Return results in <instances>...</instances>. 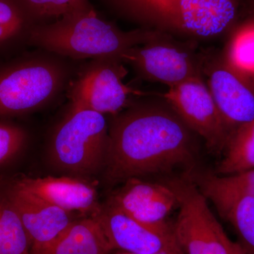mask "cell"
Masks as SVG:
<instances>
[{
	"mask_svg": "<svg viewBox=\"0 0 254 254\" xmlns=\"http://www.w3.org/2000/svg\"><path fill=\"white\" fill-rule=\"evenodd\" d=\"M103 230L112 250L125 253L155 254L180 248L173 227L167 222L150 225L138 221L107 202L92 215Z\"/></svg>",
	"mask_w": 254,
	"mask_h": 254,
	"instance_id": "8fae6325",
	"label": "cell"
},
{
	"mask_svg": "<svg viewBox=\"0 0 254 254\" xmlns=\"http://www.w3.org/2000/svg\"><path fill=\"white\" fill-rule=\"evenodd\" d=\"M31 247L21 218L0 181V254H31Z\"/></svg>",
	"mask_w": 254,
	"mask_h": 254,
	"instance_id": "d6986e66",
	"label": "cell"
},
{
	"mask_svg": "<svg viewBox=\"0 0 254 254\" xmlns=\"http://www.w3.org/2000/svg\"><path fill=\"white\" fill-rule=\"evenodd\" d=\"M158 33L141 28L123 31L112 21L100 18L93 10L38 25L32 34L31 48L77 61L122 60L128 50L146 43Z\"/></svg>",
	"mask_w": 254,
	"mask_h": 254,
	"instance_id": "277c9868",
	"label": "cell"
},
{
	"mask_svg": "<svg viewBox=\"0 0 254 254\" xmlns=\"http://www.w3.org/2000/svg\"><path fill=\"white\" fill-rule=\"evenodd\" d=\"M170 185L178 195L180 210L173 230L183 254H247L227 236L198 187L185 181Z\"/></svg>",
	"mask_w": 254,
	"mask_h": 254,
	"instance_id": "52a82bcc",
	"label": "cell"
},
{
	"mask_svg": "<svg viewBox=\"0 0 254 254\" xmlns=\"http://www.w3.org/2000/svg\"><path fill=\"white\" fill-rule=\"evenodd\" d=\"M195 181L205 196L220 194L254 197V168L227 176L207 175L198 179L196 177Z\"/></svg>",
	"mask_w": 254,
	"mask_h": 254,
	"instance_id": "44dd1931",
	"label": "cell"
},
{
	"mask_svg": "<svg viewBox=\"0 0 254 254\" xmlns=\"http://www.w3.org/2000/svg\"><path fill=\"white\" fill-rule=\"evenodd\" d=\"M201 54L203 77L230 138L254 120V77L232 66L222 53L208 50Z\"/></svg>",
	"mask_w": 254,
	"mask_h": 254,
	"instance_id": "9c48e42d",
	"label": "cell"
},
{
	"mask_svg": "<svg viewBox=\"0 0 254 254\" xmlns=\"http://www.w3.org/2000/svg\"><path fill=\"white\" fill-rule=\"evenodd\" d=\"M198 45L159 32L150 41L128 50L122 60L142 81L172 88L203 76Z\"/></svg>",
	"mask_w": 254,
	"mask_h": 254,
	"instance_id": "8992f818",
	"label": "cell"
},
{
	"mask_svg": "<svg viewBox=\"0 0 254 254\" xmlns=\"http://www.w3.org/2000/svg\"><path fill=\"white\" fill-rule=\"evenodd\" d=\"M218 168L227 176L254 168V120L242 125L229 138Z\"/></svg>",
	"mask_w": 254,
	"mask_h": 254,
	"instance_id": "ac0fdd59",
	"label": "cell"
},
{
	"mask_svg": "<svg viewBox=\"0 0 254 254\" xmlns=\"http://www.w3.org/2000/svg\"><path fill=\"white\" fill-rule=\"evenodd\" d=\"M40 24L22 0H0V62L27 51Z\"/></svg>",
	"mask_w": 254,
	"mask_h": 254,
	"instance_id": "9a60e30c",
	"label": "cell"
},
{
	"mask_svg": "<svg viewBox=\"0 0 254 254\" xmlns=\"http://www.w3.org/2000/svg\"><path fill=\"white\" fill-rule=\"evenodd\" d=\"M1 188L21 218L31 243V254L47 248L73 222L68 212L9 182H1Z\"/></svg>",
	"mask_w": 254,
	"mask_h": 254,
	"instance_id": "7c38bea8",
	"label": "cell"
},
{
	"mask_svg": "<svg viewBox=\"0 0 254 254\" xmlns=\"http://www.w3.org/2000/svg\"><path fill=\"white\" fill-rule=\"evenodd\" d=\"M108 11L139 28L179 39L215 41L232 28L239 0H98Z\"/></svg>",
	"mask_w": 254,
	"mask_h": 254,
	"instance_id": "7a4b0ae2",
	"label": "cell"
},
{
	"mask_svg": "<svg viewBox=\"0 0 254 254\" xmlns=\"http://www.w3.org/2000/svg\"><path fill=\"white\" fill-rule=\"evenodd\" d=\"M222 54L234 67L254 77V20L234 31Z\"/></svg>",
	"mask_w": 254,
	"mask_h": 254,
	"instance_id": "ffe728a7",
	"label": "cell"
},
{
	"mask_svg": "<svg viewBox=\"0 0 254 254\" xmlns=\"http://www.w3.org/2000/svg\"><path fill=\"white\" fill-rule=\"evenodd\" d=\"M219 213L231 224L239 245L247 254H254V197L246 195H206Z\"/></svg>",
	"mask_w": 254,
	"mask_h": 254,
	"instance_id": "e0dca14e",
	"label": "cell"
},
{
	"mask_svg": "<svg viewBox=\"0 0 254 254\" xmlns=\"http://www.w3.org/2000/svg\"><path fill=\"white\" fill-rule=\"evenodd\" d=\"M108 202L138 221L158 225L166 222L167 215L179 205V198L170 185L144 182L134 177L126 180Z\"/></svg>",
	"mask_w": 254,
	"mask_h": 254,
	"instance_id": "4fadbf2b",
	"label": "cell"
},
{
	"mask_svg": "<svg viewBox=\"0 0 254 254\" xmlns=\"http://www.w3.org/2000/svg\"><path fill=\"white\" fill-rule=\"evenodd\" d=\"M162 95L210 152L223 154L228 134L203 76L169 88Z\"/></svg>",
	"mask_w": 254,
	"mask_h": 254,
	"instance_id": "30bf717a",
	"label": "cell"
},
{
	"mask_svg": "<svg viewBox=\"0 0 254 254\" xmlns=\"http://www.w3.org/2000/svg\"><path fill=\"white\" fill-rule=\"evenodd\" d=\"M147 93L114 115L104 165L107 181L169 171L194 157L199 138L163 95Z\"/></svg>",
	"mask_w": 254,
	"mask_h": 254,
	"instance_id": "6da1fadb",
	"label": "cell"
},
{
	"mask_svg": "<svg viewBox=\"0 0 254 254\" xmlns=\"http://www.w3.org/2000/svg\"><path fill=\"white\" fill-rule=\"evenodd\" d=\"M113 251L93 216L73 221L45 250L34 254H109Z\"/></svg>",
	"mask_w": 254,
	"mask_h": 254,
	"instance_id": "2e32d148",
	"label": "cell"
},
{
	"mask_svg": "<svg viewBox=\"0 0 254 254\" xmlns=\"http://www.w3.org/2000/svg\"><path fill=\"white\" fill-rule=\"evenodd\" d=\"M41 24L53 22L67 15L93 11L89 0H22Z\"/></svg>",
	"mask_w": 254,
	"mask_h": 254,
	"instance_id": "7402d4cb",
	"label": "cell"
},
{
	"mask_svg": "<svg viewBox=\"0 0 254 254\" xmlns=\"http://www.w3.org/2000/svg\"><path fill=\"white\" fill-rule=\"evenodd\" d=\"M128 73L123 60L100 58L83 61L68 87L66 97L81 109L103 115H118L133 100L147 94L125 84Z\"/></svg>",
	"mask_w": 254,
	"mask_h": 254,
	"instance_id": "ba28073f",
	"label": "cell"
},
{
	"mask_svg": "<svg viewBox=\"0 0 254 254\" xmlns=\"http://www.w3.org/2000/svg\"><path fill=\"white\" fill-rule=\"evenodd\" d=\"M108 142L109 123L105 115L68 102L64 115L50 134V158L63 171L93 175L104 168Z\"/></svg>",
	"mask_w": 254,
	"mask_h": 254,
	"instance_id": "5b68a950",
	"label": "cell"
},
{
	"mask_svg": "<svg viewBox=\"0 0 254 254\" xmlns=\"http://www.w3.org/2000/svg\"><path fill=\"white\" fill-rule=\"evenodd\" d=\"M0 118V166L19 155L30 141V132L21 124Z\"/></svg>",
	"mask_w": 254,
	"mask_h": 254,
	"instance_id": "603a6c76",
	"label": "cell"
},
{
	"mask_svg": "<svg viewBox=\"0 0 254 254\" xmlns=\"http://www.w3.org/2000/svg\"><path fill=\"white\" fill-rule=\"evenodd\" d=\"M253 4H254V1H253Z\"/></svg>",
	"mask_w": 254,
	"mask_h": 254,
	"instance_id": "d4e9b609",
	"label": "cell"
},
{
	"mask_svg": "<svg viewBox=\"0 0 254 254\" xmlns=\"http://www.w3.org/2000/svg\"><path fill=\"white\" fill-rule=\"evenodd\" d=\"M9 182L68 213L91 212L93 215L100 207L94 187L74 177H21Z\"/></svg>",
	"mask_w": 254,
	"mask_h": 254,
	"instance_id": "5bb4252c",
	"label": "cell"
},
{
	"mask_svg": "<svg viewBox=\"0 0 254 254\" xmlns=\"http://www.w3.org/2000/svg\"><path fill=\"white\" fill-rule=\"evenodd\" d=\"M83 62L39 48L0 62V118L23 116L63 99Z\"/></svg>",
	"mask_w": 254,
	"mask_h": 254,
	"instance_id": "3957f363",
	"label": "cell"
},
{
	"mask_svg": "<svg viewBox=\"0 0 254 254\" xmlns=\"http://www.w3.org/2000/svg\"><path fill=\"white\" fill-rule=\"evenodd\" d=\"M129 254V253H125L124 252L123 254ZM155 254H183L180 248L175 249V250H172L170 251H167V252H161V253Z\"/></svg>",
	"mask_w": 254,
	"mask_h": 254,
	"instance_id": "cb8c5ba5",
	"label": "cell"
}]
</instances>
